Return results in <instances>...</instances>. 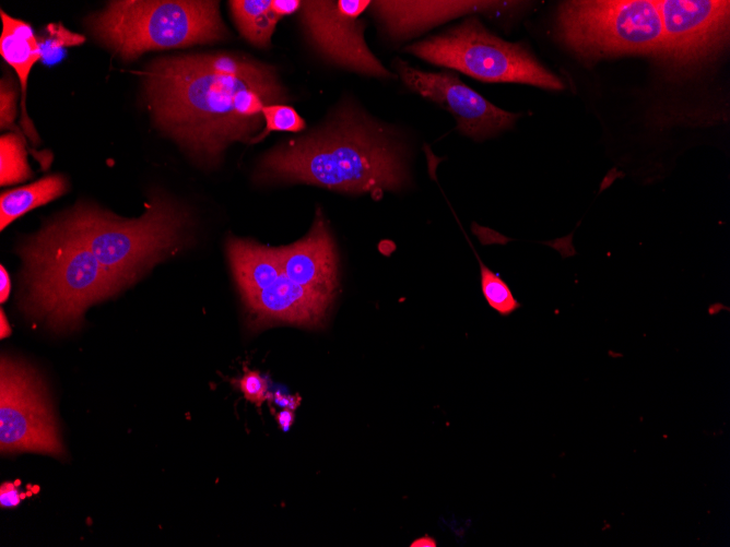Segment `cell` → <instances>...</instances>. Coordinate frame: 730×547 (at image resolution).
Segmentation results:
<instances>
[{
  "label": "cell",
  "instance_id": "cell-1",
  "mask_svg": "<svg viewBox=\"0 0 730 547\" xmlns=\"http://www.w3.org/2000/svg\"><path fill=\"white\" fill-rule=\"evenodd\" d=\"M141 75L156 126L204 166L216 165L229 144L250 143L264 126L262 109L289 100L270 64L225 75L201 67L190 53L157 58Z\"/></svg>",
  "mask_w": 730,
  "mask_h": 547
},
{
  "label": "cell",
  "instance_id": "cell-2",
  "mask_svg": "<svg viewBox=\"0 0 730 547\" xmlns=\"http://www.w3.org/2000/svg\"><path fill=\"white\" fill-rule=\"evenodd\" d=\"M259 182H303L363 193L399 190L408 182L405 151L390 128L351 103L341 105L321 127L266 153Z\"/></svg>",
  "mask_w": 730,
  "mask_h": 547
},
{
  "label": "cell",
  "instance_id": "cell-3",
  "mask_svg": "<svg viewBox=\"0 0 730 547\" xmlns=\"http://www.w3.org/2000/svg\"><path fill=\"white\" fill-rule=\"evenodd\" d=\"M23 262V308L57 332L79 326L91 305L126 285L59 219L28 238Z\"/></svg>",
  "mask_w": 730,
  "mask_h": 547
},
{
  "label": "cell",
  "instance_id": "cell-4",
  "mask_svg": "<svg viewBox=\"0 0 730 547\" xmlns=\"http://www.w3.org/2000/svg\"><path fill=\"white\" fill-rule=\"evenodd\" d=\"M58 219L126 286L191 239L189 212L161 194H154L136 219L118 218L91 204H78Z\"/></svg>",
  "mask_w": 730,
  "mask_h": 547
},
{
  "label": "cell",
  "instance_id": "cell-5",
  "mask_svg": "<svg viewBox=\"0 0 730 547\" xmlns=\"http://www.w3.org/2000/svg\"><path fill=\"white\" fill-rule=\"evenodd\" d=\"M86 23L101 43L125 60L150 50L210 44L228 35L217 1H111Z\"/></svg>",
  "mask_w": 730,
  "mask_h": 547
},
{
  "label": "cell",
  "instance_id": "cell-6",
  "mask_svg": "<svg viewBox=\"0 0 730 547\" xmlns=\"http://www.w3.org/2000/svg\"><path fill=\"white\" fill-rule=\"evenodd\" d=\"M558 39L589 61L622 55L660 56L663 27L657 0H575L560 4Z\"/></svg>",
  "mask_w": 730,
  "mask_h": 547
},
{
  "label": "cell",
  "instance_id": "cell-7",
  "mask_svg": "<svg viewBox=\"0 0 730 547\" xmlns=\"http://www.w3.org/2000/svg\"><path fill=\"white\" fill-rule=\"evenodd\" d=\"M403 51L484 82L564 88L562 80L543 67L522 43H509L493 35L473 15L407 46Z\"/></svg>",
  "mask_w": 730,
  "mask_h": 547
},
{
  "label": "cell",
  "instance_id": "cell-8",
  "mask_svg": "<svg viewBox=\"0 0 730 547\" xmlns=\"http://www.w3.org/2000/svg\"><path fill=\"white\" fill-rule=\"evenodd\" d=\"M226 251L252 328L272 323L308 328L323 324L331 302L292 282L279 263L275 247L232 237Z\"/></svg>",
  "mask_w": 730,
  "mask_h": 547
},
{
  "label": "cell",
  "instance_id": "cell-9",
  "mask_svg": "<svg viewBox=\"0 0 730 547\" xmlns=\"http://www.w3.org/2000/svg\"><path fill=\"white\" fill-rule=\"evenodd\" d=\"M0 450L64 455L47 389L28 365L2 357L0 368Z\"/></svg>",
  "mask_w": 730,
  "mask_h": 547
},
{
  "label": "cell",
  "instance_id": "cell-10",
  "mask_svg": "<svg viewBox=\"0 0 730 547\" xmlns=\"http://www.w3.org/2000/svg\"><path fill=\"white\" fill-rule=\"evenodd\" d=\"M368 0L302 1L299 16L314 48L330 62L344 69L375 76L392 74L368 48L361 15Z\"/></svg>",
  "mask_w": 730,
  "mask_h": 547
},
{
  "label": "cell",
  "instance_id": "cell-11",
  "mask_svg": "<svg viewBox=\"0 0 730 547\" xmlns=\"http://www.w3.org/2000/svg\"><path fill=\"white\" fill-rule=\"evenodd\" d=\"M663 40L660 56L687 69L705 62L725 45L729 34L728 0H657Z\"/></svg>",
  "mask_w": 730,
  "mask_h": 547
},
{
  "label": "cell",
  "instance_id": "cell-12",
  "mask_svg": "<svg viewBox=\"0 0 730 547\" xmlns=\"http://www.w3.org/2000/svg\"><path fill=\"white\" fill-rule=\"evenodd\" d=\"M393 67L403 83L420 96L449 111L458 131L483 141L514 126L519 114L506 111L464 84L455 71L427 72L398 58Z\"/></svg>",
  "mask_w": 730,
  "mask_h": 547
},
{
  "label": "cell",
  "instance_id": "cell-13",
  "mask_svg": "<svg viewBox=\"0 0 730 547\" xmlns=\"http://www.w3.org/2000/svg\"><path fill=\"white\" fill-rule=\"evenodd\" d=\"M527 2L518 1H372L369 10L391 39H407L464 15L497 14Z\"/></svg>",
  "mask_w": 730,
  "mask_h": 547
},
{
  "label": "cell",
  "instance_id": "cell-14",
  "mask_svg": "<svg viewBox=\"0 0 730 547\" xmlns=\"http://www.w3.org/2000/svg\"><path fill=\"white\" fill-rule=\"evenodd\" d=\"M275 253L292 282L332 304L338 289V255L320 209L308 234L291 245L275 247Z\"/></svg>",
  "mask_w": 730,
  "mask_h": 547
},
{
  "label": "cell",
  "instance_id": "cell-15",
  "mask_svg": "<svg viewBox=\"0 0 730 547\" xmlns=\"http://www.w3.org/2000/svg\"><path fill=\"white\" fill-rule=\"evenodd\" d=\"M0 15L2 20L0 53L5 62L13 68L19 78L22 93L21 124L25 134L36 145L39 143V138L33 122L27 116L25 100L31 69L40 60L39 43L28 23L8 15L3 10H1Z\"/></svg>",
  "mask_w": 730,
  "mask_h": 547
},
{
  "label": "cell",
  "instance_id": "cell-16",
  "mask_svg": "<svg viewBox=\"0 0 730 547\" xmlns=\"http://www.w3.org/2000/svg\"><path fill=\"white\" fill-rule=\"evenodd\" d=\"M68 190L66 177L59 174L44 177L28 186L7 190L0 197V226L3 230L28 211L45 205Z\"/></svg>",
  "mask_w": 730,
  "mask_h": 547
},
{
  "label": "cell",
  "instance_id": "cell-17",
  "mask_svg": "<svg viewBox=\"0 0 730 547\" xmlns=\"http://www.w3.org/2000/svg\"><path fill=\"white\" fill-rule=\"evenodd\" d=\"M271 0L229 1L234 22L245 39L257 47L270 46L274 28L280 21L270 10Z\"/></svg>",
  "mask_w": 730,
  "mask_h": 547
},
{
  "label": "cell",
  "instance_id": "cell-18",
  "mask_svg": "<svg viewBox=\"0 0 730 547\" xmlns=\"http://www.w3.org/2000/svg\"><path fill=\"white\" fill-rule=\"evenodd\" d=\"M32 171L26 159L23 136L4 133L0 138V183L14 185L28 179Z\"/></svg>",
  "mask_w": 730,
  "mask_h": 547
},
{
  "label": "cell",
  "instance_id": "cell-19",
  "mask_svg": "<svg viewBox=\"0 0 730 547\" xmlns=\"http://www.w3.org/2000/svg\"><path fill=\"white\" fill-rule=\"evenodd\" d=\"M480 263V283L483 297L488 306L501 316H509L520 308L508 284L478 257Z\"/></svg>",
  "mask_w": 730,
  "mask_h": 547
},
{
  "label": "cell",
  "instance_id": "cell-20",
  "mask_svg": "<svg viewBox=\"0 0 730 547\" xmlns=\"http://www.w3.org/2000/svg\"><path fill=\"white\" fill-rule=\"evenodd\" d=\"M40 60L44 64H55L66 55V49L84 43L85 37L66 28L61 23H50L37 36Z\"/></svg>",
  "mask_w": 730,
  "mask_h": 547
},
{
  "label": "cell",
  "instance_id": "cell-21",
  "mask_svg": "<svg viewBox=\"0 0 730 547\" xmlns=\"http://www.w3.org/2000/svg\"><path fill=\"white\" fill-rule=\"evenodd\" d=\"M264 128L252 139L250 144L263 140L271 132H291L297 133L305 129V120L298 112L286 104L269 105L262 109Z\"/></svg>",
  "mask_w": 730,
  "mask_h": 547
},
{
  "label": "cell",
  "instance_id": "cell-22",
  "mask_svg": "<svg viewBox=\"0 0 730 547\" xmlns=\"http://www.w3.org/2000/svg\"><path fill=\"white\" fill-rule=\"evenodd\" d=\"M17 88L10 76L4 74L0 83V126L1 130L15 129ZM17 131V130H16ZM20 133V132H19ZM22 134V133H20Z\"/></svg>",
  "mask_w": 730,
  "mask_h": 547
},
{
  "label": "cell",
  "instance_id": "cell-23",
  "mask_svg": "<svg viewBox=\"0 0 730 547\" xmlns=\"http://www.w3.org/2000/svg\"><path fill=\"white\" fill-rule=\"evenodd\" d=\"M238 385L244 397L258 406H260L268 396V383L258 371H246L239 379Z\"/></svg>",
  "mask_w": 730,
  "mask_h": 547
},
{
  "label": "cell",
  "instance_id": "cell-24",
  "mask_svg": "<svg viewBox=\"0 0 730 547\" xmlns=\"http://www.w3.org/2000/svg\"><path fill=\"white\" fill-rule=\"evenodd\" d=\"M21 491L14 483H3L0 487V504L2 508H14L20 504Z\"/></svg>",
  "mask_w": 730,
  "mask_h": 547
},
{
  "label": "cell",
  "instance_id": "cell-25",
  "mask_svg": "<svg viewBox=\"0 0 730 547\" xmlns=\"http://www.w3.org/2000/svg\"><path fill=\"white\" fill-rule=\"evenodd\" d=\"M301 7L302 1L299 0H271L270 2V10L279 20L299 11Z\"/></svg>",
  "mask_w": 730,
  "mask_h": 547
},
{
  "label": "cell",
  "instance_id": "cell-26",
  "mask_svg": "<svg viewBox=\"0 0 730 547\" xmlns=\"http://www.w3.org/2000/svg\"><path fill=\"white\" fill-rule=\"evenodd\" d=\"M11 289V281L9 273L7 270L1 265L0 267V300L1 302H4L10 294Z\"/></svg>",
  "mask_w": 730,
  "mask_h": 547
},
{
  "label": "cell",
  "instance_id": "cell-27",
  "mask_svg": "<svg viewBox=\"0 0 730 547\" xmlns=\"http://www.w3.org/2000/svg\"><path fill=\"white\" fill-rule=\"evenodd\" d=\"M276 419L280 427L284 431H287L294 421V413L291 409L282 411L278 414Z\"/></svg>",
  "mask_w": 730,
  "mask_h": 547
},
{
  "label": "cell",
  "instance_id": "cell-28",
  "mask_svg": "<svg viewBox=\"0 0 730 547\" xmlns=\"http://www.w3.org/2000/svg\"><path fill=\"white\" fill-rule=\"evenodd\" d=\"M411 547H436L437 542L435 538H433L429 535H423L416 539H414L411 545Z\"/></svg>",
  "mask_w": 730,
  "mask_h": 547
},
{
  "label": "cell",
  "instance_id": "cell-29",
  "mask_svg": "<svg viewBox=\"0 0 730 547\" xmlns=\"http://www.w3.org/2000/svg\"><path fill=\"white\" fill-rule=\"evenodd\" d=\"M10 334H11L10 324L8 322V319H7L3 310L1 309V311H0V337L4 338V337L10 336Z\"/></svg>",
  "mask_w": 730,
  "mask_h": 547
},
{
  "label": "cell",
  "instance_id": "cell-30",
  "mask_svg": "<svg viewBox=\"0 0 730 547\" xmlns=\"http://www.w3.org/2000/svg\"><path fill=\"white\" fill-rule=\"evenodd\" d=\"M276 402L281 406H292V407L296 406V403L294 402V399L291 397V396L290 397H284V396H281V395H276Z\"/></svg>",
  "mask_w": 730,
  "mask_h": 547
}]
</instances>
